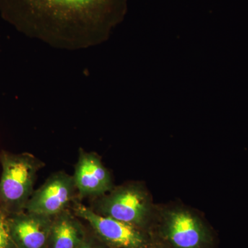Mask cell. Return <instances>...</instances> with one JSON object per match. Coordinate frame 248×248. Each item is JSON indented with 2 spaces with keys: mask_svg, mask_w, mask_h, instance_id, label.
I'll use <instances>...</instances> for the list:
<instances>
[{
  "mask_svg": "<svg viewBox=\"0 0 248 248\" xmlns=\"http://www.w3.org/2000/svg\"><path fill=\"white\" fill-rule=\"evenodd\" d=\"M128 0H0V15L19 32L59 48L99 45L124 20Z\"/></svg>",
  "mask_w": 248,
  "mask_h": 248,
  "instance_id": "6da1fadb",
  "label": "cell"
},
{
  "mask_svg": "<svg viewBox=\"0 0 248 248\" xmlns=\"http://www.w3.org/2000/svg\"><path fill=\"white\" fill-rule=\"evenodd\" d=\"M0 248H17L10 230L9 217L4 212H0Z\"/></svg>",
  "mask_w": 248,
  "mask_h": 248,
  "instance_id": "30bf717a",
  "label": "cell"
},
{
  "mask_svg": "<svg viewBox=\"0 0 248 248\" xmlns=\"http://www.w3.org/2000/svg\"><path fill=\"white\" fill-rule=\"evenodd\" d=\"M152 240V239H151ZM148 248H170L166 246V245L161 244V243L158 242V241L152 240L151 244L150 245Z\"/></svg>",
  "mask_w": 248,
  "mask_h": 248,
  "instance_id": "7c38bea8",
  "label": "cell"
},
{
  "mask_svg": "<svg viewBox=\"0 0 248 248\" xmlns=\"http://www.w3.org/2000/svg\"><path fill=\"white\" fill-rule=\"evenodd\" d=\"M77 248H110L104 244L91 228H87L84 239Z\"/></svg>",
  "mask_w": 248,
  "mask_h": 248,
  "instance_id": "8fae6325",
  "label": "cell"
},
{
  "mask_svg": "<svg viewBox=\"0 0 248 248\" xmlns=\"http://www.w3.org/2000/svg\"><path fill=\"white\" fill-rule=\"evenodd\" d=\"M152 240L170 248H215L213 230L195 213L182 208L163 212L150 228Z\"/></svg>",
  "mask_w": 248,
  "mask_h": 248,
  "instance_id": "7a4b0ae2",
  "label": "cell"
},
{
  "mask_svg": "<svg viewBox=\"0 0 248 248\" xmlns=\"http://www.w3.org/2000/svg\"><path fill=\"white\" fill-rule=\"evenodd\" d=\"M12 215L10 230L17 248H48L53 217L29 212Z\"/></svg>",
  "mask_w": 248,
  "mask_h": 248,
  "instance_id": "ba28073f",
  "label": "cell"
},
{
  "mask_svg": "<svg viewBox=\"0 0 248 248\" xmlns=\"http://www.w3.org/2000/svg\"><path fill=\"white\" fill-rule=\"evenodd\" d=\"M73 213L110 248H148L151 244L149 232L111 217L102 216L92 208L78 202L72 203Z\"/></svg>",
  "mask_w": 248,
  "mask_h": 248,
  "instance_id": "5b68a950",
  "label": "cell"
},
{
  "mask_svg": "<svg viewBox=\"0 0 248 248\" xmlns=\"http://www.w3.org/2000/svg\"><path fill=\"white\" fill-rule=\"evenodd\" d=\"M87 228L68 209L53 217L48 248H77Z\"/></svg>",
  "mask_w": 248,
  "mask_h": 248,
  "instance_id": "9c48e42d",
  "label": "cell"
},
{
  "mask_svg": "<svg viewBox=\"0 0 248 248\" xmlns=\"http://www.w3.org/2000/svg\"><path fill=\"white\" fill-rule=\"evenodd\" d=\"M73 176L79 199L97 198L113 188L110 172L93 152L80 150Z\"/></svg>",
  "mask_w": 248,
  "mask_h": 248,
  "instance_id": "52a82bcc",
  "label": "cell"
},
{
  "mask_svg": "<svg viewBox=\"0 0 248 248\" xmlns=\"http://www.w3.org/2000/svg\"><path fill=\"white\" fill-rule=\"evenodd\" d=\"M78 192L74 178L68 173H53L29 200L25 210L29 213L54 217L68 209L77 200Z\"/></svg>",
  "mask_w": 248,
  "mask_h": 248,
  "instance_id": "8992f818",
  "label": "cell"
},
{
  "mask_svg": "<svg viewBox=\"0 0 248 248\" xmlns=\"http://www.w3.org/2000/svg\"><path fill=\"white\" fill-rule=\"evenodd\" d=\"M1 161L2 174L0 180V200L6 213L11 215L22 213L33 193L37 173L45 167V163L28 153H4Z\"/></svg>",
  "mask_w": 248,
  "mask_h": 248,
  "instance_id": "3957f363",
  "label": "cell"
},
{
  "mask_svg": "<svg viewBox=\"0 0 248 248\" xmlns=\"http://www.w3.org/2000/svg\"><path fill=\"white\" fill-rule=\"evenodd\" d=\"M94 199L91 208L95 213L149 232L154 217L151 199L141 186L130 184L113 187L106 195Z\"/></svg>",
  "mask_w": 248,
  "mask_h": 248,
  "instance_id": "277c9868",
  "label": "cell"
}]
</instances>
